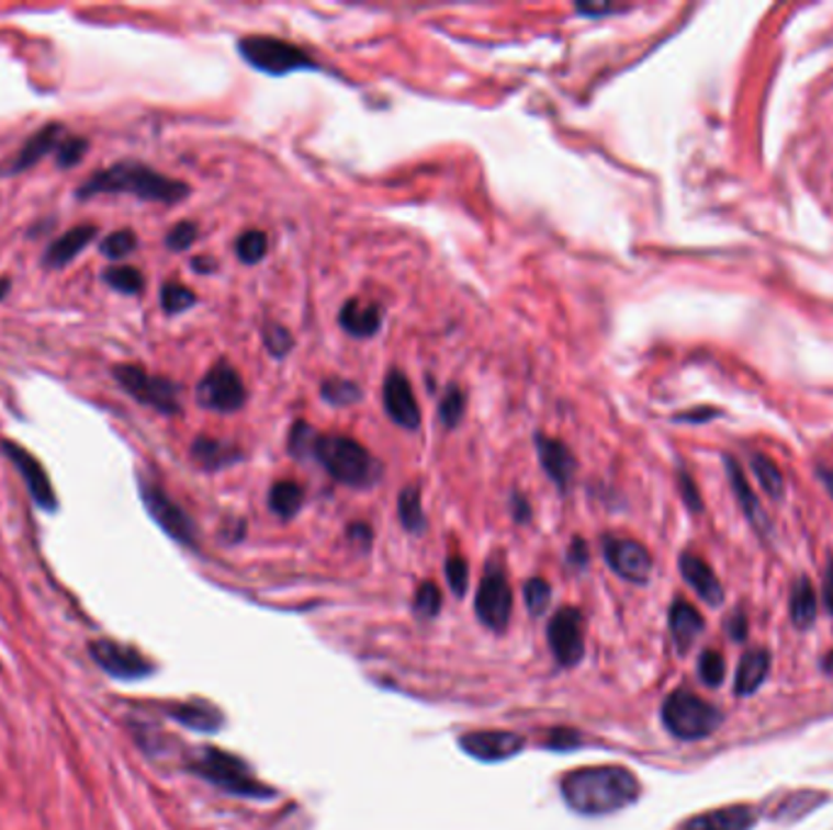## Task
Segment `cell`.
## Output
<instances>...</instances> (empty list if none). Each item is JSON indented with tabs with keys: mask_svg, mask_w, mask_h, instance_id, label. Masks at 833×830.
I'll list each match as a JSON object with an SVG mask.
<instances>
[{
	"mask_svg": "<svg viewBox=\"0 0 833 830\" xmlns=\"http://www.w3.org/2000/svg\"><path fill=\"white\" fill-rule=\"evenodd\" d=\"M198 303L195 293L191 291V287H185L183 283H164L161 287V307L164 312L169 315H179V312H185L188 307H193Z\"/></svg>",
	"mask_w": 833,
	"mask_h": 830,
	"instance_id": "35",
	"label": "cell"
},
{
	"mask_svg": "<svg viewBox=\"0 0 833 830\" xmlns=\"http://www.w3.org/2000/svg\"><path fill=\"white\" fill-rule=\"evenodd\" d=\"M185 770L195 777L213 784L219 792L241 796V799H273L275 789L254 777L251 768L241 758L213 746L195 748L183 760Z\"/></svg>",
	"mask_w": 833,
	"mask_h": 830,
	"instance_id": "3",
	"label": "cell"
},
{
	"mask_svg": "<svg viewBox=\"0 0 833 830\" xmlns=\"http://www.w3.org/2000/svg\"><path fill=\"white\" fill-rule=\"evenodd\" d=\"M191 456L203 470H222L241 458V451L219 439L198 436L191 446Z\"/></svg>",
	"mask_w": 833,
	"mask_h": 830,
	"instance_id": "26",
	"label": "cell"
},
{
	"mask_svg": "<svg viewBox=\"0 0 833 830\" xmlns=\"http://www.w3.org/2000/svg\"><path fill=\"white\" fill-rule=\"evenodd\" d=\"M88 147H91V144H88V139H83V137H64V141L59 144V149H57L59 169H71V166L81 163Z\"/></svg>",
	"mask_w": 833,
	"mask_h": 830,
	"instance_id": "43",
	"label": "cell"
},
{
	"mask_svg": "<svg viewBox=\"0 0 833 830\" xmlns=\"http://www.w3.org/2000/svg\"><path fill=\"white\" fill-rule=\"evenodd\" d=\"M581 15H587V18H599V15H612V13H619V10H627V8H617V5H577L575 8Z\"/></svg>",
	"mask_w": 833,
	"mask_h": 830,
	"instance_id": "49",
	"label": "cell"
},
{
	"mask_svg": "<svg viewBox=\"0 0 833 830\" xmlns=\"http://www.w3.org/2000/svg\"><path fill=\"white\" fill-rule=\"evenodd\" d=\"M113 378L139 405H147L169 417L181 412V387L164 378V375H151L135 363H117L113 368Z\"/></svg>",
	"mask_w": 833,
	"mask_h": 830,
	"instance_id": "7",
	"label": "cell"
},
{
	"mask_svg": "<svg viewBox=\"0 0 833 830\" xmlns=\"http://www.w3.org/2000/svg\"><path fill=\"white\" fill-rule=\"evenodd\" d=\"M103 281L125 295H139L144 291V275L135 265H113V269H105Z\"/></svg>",
	"mask_w": 833,
	"mask_h": 830,
	"instance_id": "32",
	"label": "cell"
},
{
	"mask_svg": "<svg viewBox=\"0 0 833 830\" xmlns=\"http://www.w3.org/2000/svg\"><path fill=\"white\" fill-rule=\"evenodd\" d=\"M755 823V811L746 804L724 806L707 814H699L685 823L683 830H751Z\"/></svg>",
	"mask_w": 833,
	"mask_h": 830,
	"instance_id": "23",
	"label": "cell"
},
{
	"mask_svg": "<svg viewBox=\"0 0 833 830\" xmlns=\"http://www.w3.org/2000/svg\"><path fill=\"white\" fill-rule=\"evenodd\" d=\"M746 630H748V626H746V616H743L741 612H734V614H731V618H729V634H731V638H734V640H743V638H746Z\"/></svg>",
	"mask_w": 833,
	"mask_h": 830,
	"instance_id": "50",
	"label": "cell"
},
{
	"mask_svg": "<svg viewBox=\"0 0 833 830\" xmlns=\"http://www.w3.org/2000/svg\"><path fill=\"white\" fill-rule=\"evenodd\" d=\"M415 614L421 618H435L441 612V592L435 582H421L413 602Z\"/></svg>",
	"mask_w": 833,
	"mask_h": 830,
	"instance_id": "39",
	"label": "cell"
},
{
	"mask_svg": "<svg viewBox=\"0 0 833 830\" xmlns=\"http://www.w3.org/2000/svg\"><path fill=\"white\" fill-rule=\"evenodd\" d=\"M137 485H139V497L144 502V509H147L149 516L159 524L164 534L171 536L173 541H179V544L185 548H195L198 526L191 519V514H188L179 502H173L171 497L164 492L161 485L144 478V475H139Z\"/></svg>",
	"mask_w": 833,
	"mask_h": 830,
	"instance_id": "8",
	"label": "cell"
},
{
	"mask_svg": "<svg viewBox=\"0 0 833 830\" xmlns=\"http://www.w3.org/2000/svg\"><path fill=\"white\" fill-rule=\"evenodd\" d=\"M0 446H3L5 458L13 463L15 470L20 473V478L25 480V487L32 497V502H35L40 509H44L47 514L57 512L59 509L57 492H54L49 475H47V470H44L42 463L32 456L25 446L15 444V441H3Z\"/></svg>",
	"mask_w": 833,
	"mask_h": 830,
	"instance_id": "13",
	"label": "cell"
},
{
	"mask_svg": "<svg viewBox=\"0 0 833 830\" xmlns=\"http://www.w3.org/2000/svg\"><path fill=\"white\" fill-rule=\"evenodd\" d=\"M680 572H683L685 582L690 584V588L699 596H702L707 604L719 606L721 602H724V588H721V582L714 575V570L709 568L702 558L695 556V553H683Z\"/></svg>",
	"mask_w": 833,
	"mask_h": 830,
	"instance_id": "21",
	"label": "cell"
},
{
	"mask_svg": "<svg viewBox=\"0 0 833 830\" xmlns=\"http://www.w3.org/2000/svg\"><path fill=\"white\" fill-rule=\"evenodd\" d=\"M64 125L59 122H47L42 129H37L25 144H22L20 151L10 159L8 166H0V173L3 175H18L22 171L32 169V166L40 163L47 154L57 151L59 144L64 141Z\"/></svg>",
	"mask_w": 833,
	"mask_h": 830,
	"instance_id": "17",
	"label": "cell"
},
{
	"mask_svg": "<svg viewBox=\"0 0 833 830\" xmlns=\"http://www.w3.org/2000/svg\"><path fill=\"white\" fill-rule=\"evenodd\" d=\"M117 193L135 195L139 197V201H147V203L176 205L191 195V185L169 179V175L154 171L144 163L120 161V163L108 166V169L103 171H95L91 179H86L79 187H76V197H79V201H88V197H95V195H117Z\"/></svg>",
	"mask_w": 833,
	"mask_h": 830,
	"instance_id": "2",
	"label": "cell"
},
{
	"mask_svg": "<svg viewBox=\"0 0 833 830\" xmlns=\"http://www.w3.org/2000/svg\"><path fill=\"white\" fill-rule=\"evenodd\" d=\"M561 796L581 816H607L627 809L641 796L634 772L619 765L581 768L561 777Z\"/></svg>",
	"mask_w": 833,
	"mask_h": 830,
	"instance_id": "1",
	"label": "cell"
},
{
	"mask_svg": "<svg viewBox=\"0 0 833 830\" xmlns=\"http://www.w3.org/2000/svg\"><path fill=\"white\" fill-rule=\"evenodd\" d=\"M677 485H680V494L687 509H693V512H702V497H699V490L695 487V480L690 478V475L680 470V475H677Z\"/></svg>",
	"mask_w": 833,
	"mask_h": 830,
	"instance_id": "46",
	"label": "cell"
},
{
	"mask_svg": "<svg viewBox=\"0 0 833 830\" xmlns=\"http://www.w3.org/2000/svg\"><path fill=\"white\" fill-rule=\"evenodd\" d=\"M824 604L829 609V614L833 616V560L829 562L826 575H824Z\"/></svg>",
	"mask_w": 833,
	"mask_h": 830,
	"instance_id": "53",
	"label": "cell"
},
{
	"mask_svg": "<svg viewBox=\"0 0 833 830\" xmlns=\"http://www.w3.org/2000/svg\"><path fill=\"white\" fill-rule=\"evenodd\" d=\"M237 49L244 61L254 66L257 71H263L269 76H285L293 71L317 69V64L309 59L303 49L278 37H263V35L244 37L239 39Z\"/></svg>",
	"mask_w": 833,
	"mask_h": 830,
	"instance_id": "6",
	"label": "cell"
},
{
	"mask_svg": "<svg viewBox=\"0 0 833 830\" xmlns=\"http://www.w3.org/2000/svg\"><path fill=\"white\" fill-rule=\"evenodd\" d=\"M663 726L680 740H699L712 736L721 724V712L687 690H675L661 709Z\"/></svg>",
	"mask_w": 833,
	"mask_h": 830,
	"instance_id": "5",
	"label": "cell"
},
{
	"mask_svg": "<svg viewBox=\"0 0 833 830\" xmlns=\"http://www.w3.org/2000/svg\"><path fill=\"white\" fill-rule=\"evenodd\" d=\"M319 393L329 405H337V407H347L361 400V387L347 378H327L325 383H322Z\"/></svg>",
	"mask_w": 833,
	"mask_h": 830,
	"instance_id": "33",
	"label": "cell"
},
{
	"mask_svg": "<svg viewBox=\"0 0 833 830\" xmlns=\"http://www.w3.org/2000/svg\"><path fill=\"white\" fill-rule=\"evenodd\" d=\"M475 616L495 634H503L513 618V588L499 568H487L475 594Z\"/></svg>",
	"mask_w": 833,
	"mask_h": 830,
	"instance_id": "11",
	"label": "cell"
},
{
	"mask_svg": "<svg viewBox=\"0 0 833 830\" xmlns=\"http://www.w3.org/2000/svg\"><path fill=\"white\" fill-rule=\"evenodd\" d=\"M465 414V395L461 387L451 385L439 402V422L447 429H457Z\"/></svg>",
	"mask_w": 833,
	"mask_h": 830,
	"instance_id": "36",
	"label": "cell"
},
{
	"mask_svg": "<svg viewBox=\"0 0 833 830\" xmlns=\"http://www.w3.org/2000/svg\"><path fill=\"white\" fill-rule=\"evenodd\" d=\"M8 293H10V278H0V303L5 300Z\"/></svg>",
	"mask_w": 833,
	"mask_h": 830,
	"instance_id": "57",
	"label": "cell"
},
{
	"mask_svg": "<svg viewBox=\"0 0 833 830\" xmlns=\"http://www.w3.org/2000/svg\"><path fill=\"white\" fill-rule=\"evenodd\" d=\"M339 325L351 337L359 339H371L378 334V329L383 325V309L381 305L365 303V300H349L341 307L339 312Z\"/></svg>",
	"mask_w": 833,
	"mask_h": 830,
	"instance_id": "22",
	"label": "cell"
},
{
	"mask_svg": "<svg viewBox=\"0 0 833 830\" xmlns=\"http://www.w3.org/2000/svg\"><path fill=\"white\" fill-rule=\"evenodd\" d=\"M770 672V656L765 650H748L743 656L739 672H736V682H734V692L736 696H751L753 692H758L761 684L768 680Z\"/></svg>",
	"mask_w": 833,
	"mask_h": 830,
	"instance_id": "27",
	"label": "cell"
},
{
	"mask_svg": "<svg viewBox=\"0 0 833 830\" xmlns=\"http://www.w3.org/2000/svg\"><path fill=\"white\" fill-rule=\"evenodd\" d=\"M790 616H792V624L802 630H807L817 622V592L807 578H799L792 584Z\"/></svg>",
	"mask_w": 833,
	"mask_h": 830,
	"instance_id": "28",
	"label": "cell"
},
{
	"mask_svg": "<svg viewBox=\"0 0 833 830\" xmlns=\"http://www.w3.org/2000/svg\"><path fill=\"white\" fill-rule=\"evenodd\" d=\"M244 402H247V387L229 363L213 365L205 378L198 383V405L205 409L232 414L241 409Z\"/></svg>",
	"mask_w": 833,
	"mask_h": 830,
	"instance_id": "10",
	"label": "cell"
},
{
	"mask_svg": "<svg viewBox=\"0 0 833 830\" xmlns=\"http://www.w3.org/2000/svg\"><path fill=\"white\" fill-rule=\"evenodd\" d=\"M397 516L409 534H421L427 528V516L421 509V492L419 487L407 485L397 497Z\"/></svg>",
	"mask_w": 833,
	"mask_h": 830,
	"instance_id": "30",
	"label": "cell"
},
{
	"mask_svg": "<svg viewBox=\"0 0 833 830\" xmlns=\"http://www.w3.org/2000/svg\"><path fill=\"white\" fill-rule=\"evenodd\" d=\"M235 249H237V257L241 263L254 265V263L263 261L266 251H269V237H266L261 229H249L237 239Z\"/></svg>",
	"mask_w": 833,
	"mask_h": 830,
	"instance_id": "34",
	"label": "cell"
},
{
	"mask_svg": "<svg viewBox=\"0 0 833 830\" xmlns=\"http://www.w3.org/2000/svg\"><path fill=\"white\" fill-rule=\"evenodd\" d=\"M824 668H826V672H831V674H833V650L829 652V658L824 660Z\"/></svg>",
	"mask_w": 833,
	"mask_h": 830,
	"instance_id": "58",
	"label": "cell"
},
{
	"mask_svg": "<svg viewBox=\"0 0 833 830\" xmlns=\"http://www.w3.org/2000/svg\"><path fill=\"white\" fill-rule=\"evenodd\" d=\"M817 475H819V478H821V482H824V485H826L829 494L833 497V473H831V470H826V468H819V470H817Z\"/></svg>",
	"mask_w": 833,
	"mask_h": 830,
	"instance_id": "56",
	"label": "cell"
},
{
	"mask_svg": "<svg viewBox=\"0 0 833 830\" xmlns=\"http://www.w3.org/2000/svg\"><path fill=\"white\" fill-rule=\"evenodd\" d=\"M534 444H537L543 473H547L549 478L559 485L561 492L569 490L575 475V456L571 453V448L565 446L561 439H553L547 434H537Z\"/></svg>",
	"mask_w": 833,
	"mask_h": 830,
	"instance_id": "18",
	"label": "cell"
},
{
	"mask_svg": "<svg viewBox=\"0 0 833 830\" xmlns=\"http://www.w3.org/2000/svg\"><path fill=\"white\" fill-rule=\"evenodd\" d=\"M577 743H581V736H577L575 730H571V728H555V730H551V736L547 740V746L553 750H571Z\"/></svg>",
	"mask_w": 833,
	"mask_h": 830,
	"instance_id": "47",
	"label": "cell"
},
{
	"mask_svg": "<svg viewBox=\"0 0 833 830\" xmlns=\"http://www.w3.org/2000/svg\"><path fill=\"white\" fill-rule=\"evenodd\" d=\"M317 431L309 427L307 422H297L291 431V439H288V448H291V456L295 458H305L313 456L315 441H317Z\"/></svg>",
	"mask_w": 833,
	"mask_h": 830,
	"instance_id": "41",
	"label": "cell"
},
{
	"mask_svg": "<svg viewBox=\"0 0 833 830\" xmlns=\"http://www.w3.org/2000/svg\"><path fill=\"white\" fill-rule=\"evenodd\" d=\"M447 582L457 596H463L469 590V562L461 556H451L447 560Z\"/></svg>",
	"mask_w": 833,
	"mask_h": 830,
	"instance_id": "45",
	"label": "cell"
},
{
	"mask_svg": "<svg viewBox=\"0 0 833 830\" xmlns=\"http://www.w3.org/2000/svg\"><path fill=\"white\" fill-rule=\"evenodd\" d=\"M193 269L198 273H213L217 269V263L210 257H198V259H193Z\"/></svg>",
	"mask_w": 833,
	"mask_h": 830,
	"instance_id": "55",
	"label": "cell"
},
{
	"mask_svg": "<svg viewBox=\"0 0 833 830\" xmlns=\"http://www.w3.org/2000/svg\"><path fill=\"white\" fill-rule=\"evenodd\" d=\"M699 678L707 684V687H719L721 682L727 678V660L721 652L717 650H705L702 658H699Z\"/></svg>",
	"mask_w": 833,
	"mask_h": 830,
	"instance_id": "38",
	"label": "cell"
},
{
	"mask_svg": "<svg viewBox=\"0 0 833 830\" xmlns=\"http://www.w3.org/2000/svg\"><path fill=\"white\" fill-rule=\"evenodd\" d=\"M95 235H98L95 225L71 227L69 231H64L59 239H54L49 243L42 257V265L44 269H64V265H69L88 247V243L95 239Z\"/></svg>",
	"mask_w": 833,
	"mask_h": 830,
	"instance_id": "20",
	"label": "cell"
},
{
	"mask_svg": "<svg viewBox=\"0 0 833 830\" xmlns=\"http://www.w3.org/2000/svg\"><path fill=\"white\" fill-rule=\"evenodd\" d=\"M513 516H515L517 524H527L531 519V507H529L525 494H519V492L513 494Z\"/></svg>",
	"mask_w": 833,
	"mask_h": 830,
	"instance_id": "48",
	"label": "cell"
},
{
	"mask_svg": "<svg viewBox=\"0 0 833 830\" xmlns=\"http://www.w3.org/2000/svg\"><path fill=\"white\" fill-rule=\"evenodd\" d=\"M303 500H305V490L293 480L275 482L269 492L271 512L281 519H293L300 512V507H303Z\"/></svg>",
	"mask_w": 833,
	"mask_h": 830,
	"instance_id": "29",
	"label": "cell"
},
{
	"mask_svg": "<svg viewBox=\"0 0 833 830\" xmlns=\"http://www.w3.org/2000/svg\"><path fill=\"white\" fill-rule=\"evenodd\" d=\"M719 412L712 407H702L699 412H687V414H680L675 417V422H709V419H714Z\"/></svg>",
	"mask_w": 833,
	"mask_h": 830,
	"instance_id": "51",
	"label": "cell"
},
{
	"mask_svg": "<svg viewBox=\"0 0 833 830\" xmlns=\"http://www.w3.org/2000/svg\"><path fill=\"white\" fill-rule=\"evenodd\" d=\"M583 614L575 606H563L549 622V646L561 668H575L585 656Z\"/></svg>",
	"mask_w": 833,
	"mask_h": 830,
	"instance_id": "12",
	"label": "cell"
},
{
	"mask_svg": "<svg viewBox=\"0 0 833 830\" xmlns=\"http://www.w3.org/2000/svg\"><path fill=\"white\" fill-rule=\"evenodd\" d=\"M263 344H266V349H269L271 356L281 359V356H288V351L293 349L295 341L291 337V331H288L285 327L269 325L263 331Z\"/></svg>",
	"mask_w": 833,
	"mask_h": 830,
	"instance_id": "42",
	"label": "cell"
},
{
	"mask_svg": "<svg viewBox=\"0 0 833 830\" xmlns=\"http://www.w3.org/2000/svg\"><path fill=\"white\" fill-rule=\"evenodd\" d=\"M313 456L331 478L349 487H371L383 473V466L371 456L369 448L351 436L319 434Z\"/></svg>",
	"mask_w": 833,
	"mask_h": 830,
	"instance_id": "4",
	"label": "cell"
},
{
	"mask_svg": "<svg viewBox=\"0 0 833 830\" xmlns=\"http://www.w3.org/2000/svg\"><path fill=\"white\" fill-rule=\"evenodd\" d=\"M164 709H166V716L173 718L176 724L198 730V734H215V730L225 724V716H222L217 706L203 700L173 702V704H166Z\"/></svg>",
	"mask_w": 833,
	"mask_h": 830,
	"instance_id": "19",
	"label": "cell"
},
{
	"mask_svg": "<svg viewBox=\"0 0 833 830\" xmlns=\"http://www.w3.org/2000/svg\"><path fill=\"white\" fill-rule=\"evenodd\" d=\"M527 740L513 734V730H473L459 738V746L465 752L481 762H505L515 758L525 748Z\"/></svg>",
	"mask_w": 833,
	"mask_h": 830,
	"instance_id": "15",
	"label": "cell"
},
{
	"mask_svg": "<svg viewBox=\"0 0 833 830\" xmlns=\"http://www.w3.org/2000/svg\"><path fill=\"white\" fill-rule=\"evenodd\" d=\"M525 602L531 616H541L551 604V584L543 578H531L525 584Z\"/></svg>",
	"mask_w": 833,
	"mask_h": 830,
	"instance_id": "40",
	"label": "cell"
},
{
	"mask_svg": "<svg viewBox=\"0 0 833 830\" xmlns=\"http://www.w3.org/2000/svg\"><path fill=\"white\" fill-rule=\"evenodd\" d=\"M383 405H385L387 417H391L397 427H403L407 431L419 429L421 412H419L413 385H409L407 375L403 371L393 368L391 373H387V378L383 383Z\"/></svg>",
	"mask_w": 833,
	"mask_h": 830,
	"instance_id": "16",
	"label": "cell"
},
{
	"mask_svg": "<svg viewBox=\"0 0 833 830\" xmlns=\"http://www.w3.org/2000/svg\"><path fill=\"white\" fill-rule=\"evenodd\" d=\"M702 630H705V618L699 616L697 609L690 602L675 600L671 606V634H673L677 650L680 652L690 650Z\"/></svg>",
	"mask_w": 833,
	"mask_h": 830,
	"instance_id": "25",
	"label": "cell"
},
{
	"mask_svg": "<svg viewBox=\"0 0 833 830\" xmlns=\"http://www.w3.org/2000/svg\"><path fill=\"white\" fill-rule=\"evenodd\" d=\"M724 466H727L729 482H731V487H734V494H736V500H739V507L743 509V514H746V519L753 524L755 531H761V534H765V531L770 528V522H768V516H765V512H763L758 494H755L751 490V485L746 480V473L741 470L739 463L734 458H731V456H724Z\"/></svg>",
	"mask_w": 833,
	"mask_h": 830,
	"instance_id": "24",
	"label": "cell"
},
{
	"mask_svg": "<svg viewBox=\"0 0 833 830\" xmlns=\"http://www.w3.org/2000/svg\"><path fill=\"white\" fill-rule=\"evenodd\" d=\"M349 536H351L353 541H363V544H371V538H373L371 528L365 526V524H351V526H349Z\"/></svg>",
	"mask_w": 833,
	"mask_h": 830,
	"instance_id": "54",
	"label": "cell"
},
{
	"mask_svg": "<svg viewBox=\"0 0 833 830\" xmlns=\"http://www.w3.org/2000/svg\"><path fill=\"white\" fill-rule=\"evenodd\" d=\"M603 553H605L607 566L612 568L621 580H629L637 584L649 582L651 570H653V558L646 550V546H641L639 541L605 536Z\"/></svg>",
	"mask_w": 833,
	"mask_h": 830,
	"instance_id": "14",
	"label": "cell"
},
{
	"mask_svg": "<svg viewBox=\"0 0 833 830\" xmlns=\"http://www.w3.org/2000/svg\"><path fill=\"white\" fill-rule=\"evenodd\" d=\"M137 243H139V239H137L135 231L120 229V231H113V235L100 241V253H103V257H108V259H125L137 249Z\"/></svg>",
	"mask_w": 833,
	"mask_h": 830,
	"instance_id": "37",
	"label": "cell"
},
{
	"mask_svg": "<svg viewBox=\"0 0 833 830\" xmlns=\"http://www.w3.org/2000/svg\"><path fill=\"white\" fill-rule=\"evenodd\" d=\"M195 239H198V225L183 219V223L173 225L169 229V235H166V247H169L171 251H185L193 247Z\"/></svg>",
	"mask_w": 833,
	"mask_h": 830,
	"instance_id": "44",
	"label": "cell"
},
{
	"mask_svg": "<svg viewBox=\"0 0 833 830\" xmlns=\"http://www.w3.org/2000/svg\"><path fill=\"white\" fill-rule=\"evenodd\" d=\"M88 652H91L95 666L115 680H144L151 678L154 670H157V666H154L144 652L113 638L91 640V644H88Z\"/></svg>",
	"mask_w": 833,
	"mask_h": 830,
	"instance_id": "9",
	"label": "cell"
},
{
	"mask_svg": "<svg viewBox=\"0 0 833 830\" xmlns=\"http://www.w3.org/2000/svg\"><path fill=\"white\" fill-rule=\"evenodd\" d=\"M571 562H573V566H581V568L587 562V546H585L583 538H573V544H571Z\"/></svg>",
	"mask_w": 833,
	"mask_h": 830,
	"instance_id": "52",
	"label": "cell"
},
{
	"mask_svg": "<svg viewBox=\"0 0 833 830\" xmlns=\"http://www.w3.org/2000/svg\"><path fill=\"white\" fill-rule=\"evenodd\" d=\"M751 468H753L755 478H758V485L763 487V492L773 497V500H783L785 478H783L780 468H777L768 456H763V453H753Z\"/></svg>",
	"mask_w": 833,
	"mask_h": 830,
	"instance_id": "31",
	"label": "cell"
}]
</instances>
